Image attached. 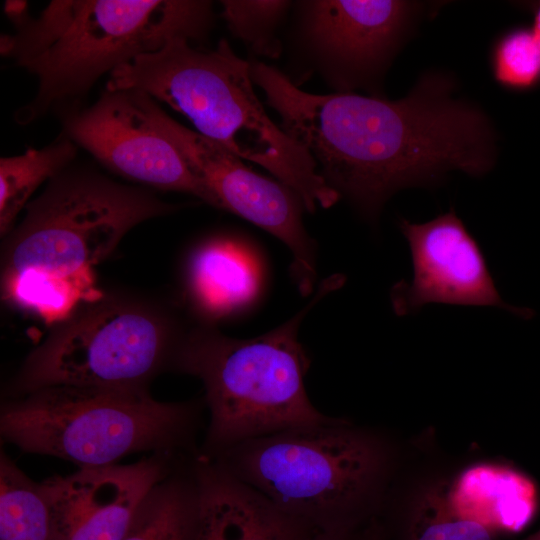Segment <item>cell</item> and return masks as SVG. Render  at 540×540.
I'll use <instances>...</instances> for the list:
<instances>
[{"instance_id":"cell-19","label":"cell","mask_w":540,"mask_h":540,"mask_svg":"<svg viewBox=\"0 0 540 540\" xmlns=\"http://www.w3.org/2000/svg\"><path fill=\"white\" fill-rule=\"evenodd\" d=\"M0 540H55L51 510L41 483L30 479L3 452Z\"/></svg>"},{"instance_id":"cell-9","label":"cell","mask_w":540,"mask_h":540,"mask_svg":"<svg viewBox=\"0 0 540 540\" xmlns=\"http://www.w3.org/2000/svg\"><path fill=\"white\" fill-rule=\"evenodd\" d=\"M145 108L156 126L177 147L193 174L230 211L283 242L292 255L291 273L303 295L315 281V245L302 221L300 196L287 185L254 172L222 145L171 118L145 93Z\"/></svg>"},{"instance_id":"cell-2","label":"cell","mask_w":540,"mask_h":540,"mask_svg":"<svg viewBox=\"0 0 540 540\" xmlns=\"http://www.w3.org/2000/svg\"><path fill=\"white\" fill-rule=\"evenodd\" d=\"M179 209L96 171L66 168L26 206L2 258V296L56 324L100 297L93 269L139 223Z\"/></svg>"},{"instance_id":"cell-20","label":"cell","mask_w":540,"mask_h":540,"mask_svg":"<svg viewBox=\"0 0 540 540\" xmlns=\"http://www.w3.org/2000/svg\"><path fill=\"white\" fill-rule=\"evenodd\" d=\"M396 540H496L494 532L461 514L449 498V487L425 490L398 518Z\"/></svg>"},{"instance_id":"cell-22","label":"cell","mask_w":540,"mask_h":540,"mask_svg":"<svg viewBox=\"0 0 540 540\" xmlns=\"http://www.w3.org/2000/svg\"><path fill=\"white\" fill-rule=\"evenodd\" d=\"M490 65L493 78L502 87L524 91L540 83V45L531 29L512 28L494 42Z\"/></svg>"},{"instance_id":"cell-16","label":"cell","mask_w":540,"mask_h":540,"mask_svg":"<svg viewBox=\"0 0 540 540\" xmlns=\"http://www.w3.org/2000/svg\"><path fill=\"white\" fill-rule=\"evenodd\" d=\"M449 498L461 514L493 532L523 529L537 506L532 481L512 469L489 465L464 472L449 487Z\"/></svg>"},{"instance_id":"cell-12","label":"cell","mask_w":540,"mask_h":540,"mask_svg":"<svg viewBox=\"0 0 540 540\" xmlns=\"http://www.w3.org/2000/svg\"><path fill=\"white\" fill-rule=\"evenodd\" d=\"M412 261V277L390 291L398 316L413 314L428 304L491 306L523 318L528 308L508 304L500 295L483 251L455 210L424 223L399 221Z\"/></svg>"},{"instance_id":"cell-1","label":"cell","mask_w":540,"mask_h":540,"mask_svg":"<svg viewBox=\"0 0 540 540\" xmlns=\"http://www.w3.org/2000/svg\"><path fill=\"white\" fill-rule=\"evenodd\" d=\"M250 70L282 130L308 151L326 183L370 219L400 189L438 184L453 170L479 177L495 163L491 123L453 97L454 81L445 74L429 72L407 96L388 100L309 93L262 62Z\"/></svg>"},{"instance_id":"cell-10","label":"cell","mask_w":540,"mask_h":540,"mask_svg":"<svg viewBox=\"0 0 540 540\" xmlns=\"http://www.w3.org/2000/svg\"><path fill=\"white\" fill-rule=\"evenodd\" d=\"M144 95L135 89H106L92 106L66 110L63 132L126 179L187 193L217 208L214 197L149 116Z\"/></svg>"},{"instance_id":"cell-14","label":"cell","mask_w":540,"mask_h":540,"mask_svg":"<svg viewBox=\"0 0 540 540\" xmlns=\"http://www.w3.org/2000/svg\"><path fill=\"white\" fill-rule=\"evenodd\" d=\"M198 506L193 540H313L317 531L278 507L220 461L192 460Z\"/></svg>"},{"instance_id":"cell-25","label":"cell","mask_w":540,"mask_h":540,"mask_svg":"<svg viewBox=\"0 0 540 540\" xmlns=\"http://www.w3.org/2000/svg\"><path fill=\"white\" fill-rule=\"evenodd\" d=\"M533 27L531 29L536 41L540 45V2L537 3L533 10Z\"/></svg>"},{"instance_id":"cell-23","label":"cell","mask_w":540,"mask_h":540,"mask_svg":"<svg viewBox=\"0 0 540 540\" xmlns=\"http://www.w3.org/2000/svg\"><path fill=\"white\" fill-rule=\"evenodd\" d=\"M356 540H385V535L381 524L376 520L371 521L362 528Z\"/></svg>"},{"instance_id":"cell-11","label":"cell","mask_w":540,"mask_h":540,"mask_svg":"<svg viewBox=\"0 0 540 540\" xmlns=\"http://www.w3.org/2000/svg\"><path fill=\"white\" fill-rule=\"evenodd\" d=\"M300 4L304 39L340 92L369 85L382 75L424 7L401 0Z\"/></svg>"},{"instance_id":"cell-7","label":"cell","mask_w":540,"mask_h":540,"mask_svg":"<svg viewBox=\"0 0 540 540\" xmlns=\"http://www.w3.org/2000/svg\"><path fill=\"white\" fill-rule=\"evenodd\" d=\"M201 407L157 401L146 387L50 386L6 402L0 431L25 452L81 468L115 464L139 451L193 456Z\"/></svg>"},{"instance_id":"cell-21","label":"cell","mask_w":540,"mask_h":540,"mask_svg":"<svg viewBox=\"0 0 540 540\" xmlns=\"http://www.w3.org/2000/svg\"><path fill=\"white\" fill-rule=\"evenodd\" d=\"M222 16L231 33L241 39L254 53L278 58L281 43L276 30L287 12L290 1H221Z\"/></svg>"},{"instance_id":"cell-18","label":"cell","mask_w":540,"mask_h":540,"mask_svg":"<svg viewBox=\"0 0 540 540\" xmlns=\"http://www.w3.org/2000/svg\"><path fill=\"white\" fill-rule=\"evenodd\" d=\"M76 153V144L62 132L46 147L29 148L21 155L0 159L1 236L12 231L18 214L36 189L69 167Z\"/></svg>"},{"instance_id":"cell-15","label":"cell","mask_w":540,"mask_h":540,"mask_svg":"<svg viewBox=\"0 0 540 540\" xmlns=\"http://www.w3.org/2000/svg\"><path fill=\"white\" fill-rule=\"evenodd\" d=\"M186 271L189 298L210 319L245 309L260 290L257 262L229 239H213L197 247L189 257Z\"/></svg>"},{"instance_id":"cell-4","label":"cell","mask_w":540,"mask_h":540,"mask_svg":"<svg viewBox=\"0 0 540 540\" xmlns=\"http://www.w3.org/2000/svg\"><path fill=\"white\" fill-rule=\"evenodd\" d=\"M106 89H135L165 102L199 134L294 190L307 211L329 208L340 198L308 151L270 119L254 92L250 63L224 39L214 50H202L186 38H172L112 71Z\"/></svg>"},{"instance_id":"cell-3","label":"cell","mask_w":540,"mask_h":540,"mask_svg":"<svg viewBox=\"0 0 540 540\" xmlns=\"http://www.w3.org/2000/svg\"><path fill=\"white\" fill-rule=\"evenodd\" d=\"M5 12L14 32L1 36V55L38 82L15 115L21 124L77 100L105 73L172 38L202 40L213 23L212 3L198 0H53L36 17L26 2L8 1Z\"/></svg>"},{"instance_id":"cell-17","label":"cell","mask_w":540,"mask_h":540,"mask_svg":"<svg viewBox=\"0 0 540 540\" xmlns=\"http://www.w3.org/2000/svg\"><path fill=\"white\" fill-rule=\"evenodd\" d=\"M193 457L150 491L122 540H193L198 506Z\"/></svg>"},{"instance_id":"cell-5","label":"cell","mask_w":540,"mask_h":540,"mask_svg":"<svg viewBox=\"0 0 540 540\" xmlns=\"http://www.w3.org/2000/svg\"><path fill=\"white\" fill-rule=\"evenodd\" d=\"M395 455L381 433L337 417L244 441L211 458L317 532L357 533L383 508Z\"/></svg>"},{"instance_id":"cell-8","label":"cell","mask_w":540,"mask_h":540,"mask_svg":"<svg viewBox=\"0 0 540 540\" xmlns=\"http://www.w3.org/2000/svg\"><path fill=\"white\" fill-rule=\"evenodd\" d=\"M178 345L158 310L101 297L52 327L25 359L11 393L21 397L62 385L147 388L165 365L173 364Z\"/></svg>"},{"instance_id":"cell-6","label":"cell","mask_w":540,"mask_h":540,"mask_svg":"<svg viewBox=\"0 0 540 540\" xmlns=\"http://www.w3.org/2000/svg\"><path fill=\"white\" fill-rule=\"evenodd\" d=\"M344 281L343 275L330 276L306 307L257 337L197 329L179 342L172 365L200 379L205 389L209 424L201 454L215 457L244 441L337 419L320 412L307 395L310 359L298 330L312 306Z\"/></svg>"},{"instance_id":"cell-13","label":"cell","mask_w":540,"mask_h":540,"mask_svg":"<svg viewBox=\"0 0 540 540\" xmlns=\"http://www.w3.org/2000/svg\"><path fill=\"white\" fill-rule=\"evenodd\" d=\"M188 457L156 453L42 481L55 540H122L150 491Z\"/></svg>"},{"instance_id":"cell-26","label":"cell","mask_w":540,"mask_h":540,"mask_svg":"<svg viewBox=\"0 0 540 540\" xmlns=\"http://www.w3.org/2000/svg\"><path fill=\"white\" fill-rule=\"evenodd\" d=\"M523 540H540V529L524 538Z\"/></svg>"},{"instance_id":"cell-24","label":"cell","mask_w":540,"mask_h":540,"mask_svg":"<svg viewBox=\"0 0 540 540\" xmlns=\"http://www.w3.org/2000/svg\"><path fill=\"white\" fill-rule=\"evenodd\" d=\"M358 533L359 532H317L313 540H356Z\"/></svg>"}]
</instances>
